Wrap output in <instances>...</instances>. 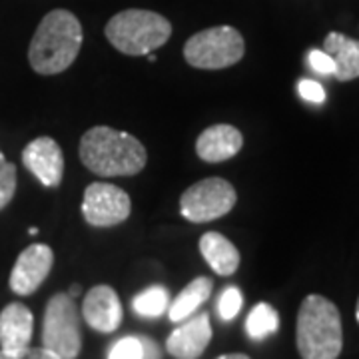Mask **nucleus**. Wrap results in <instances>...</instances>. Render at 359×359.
I'll use <instances>...</instances> for the list:
<instances>
[{
	"label": "nucleus",
	"mask_w": 359,
	"mask_h": 359,
	"mask_svg": "<svg viewBox=\"0 0 359 359\" xmlns=\"http://www.w3.org/2000/svg\"><path fill=\"white\" fill-rule=\"evenodd\" d=\"M78 152L84 168L102 178L136 176L148 162L146 148L136 136L108 126H94L84 132Z\"/></svg>",
	"instance_id": "nucleus-1"
},
{
	"label": "nucleus",
	"mask_w": 359,
	"mask_h": 359,
	"mask_svg": "<svg viewBox=\"0 0 359 359\" xmlns=\"http://www.w3.org/2000/svg\"><path fill=\"white\" fill-rule=\"evenodd\" d=\"M82 25L65 8L48 13L36 28L28 48V62L42 76H54L68 70L82 48Z\"/></svg>",
	"instance_id": "nucleus-2"
},
{
	"label": "nucleus",
	"mask_w": 359,
	"mask_h": 359,
	"mask_svg": "<svg viewBox=\"0 0 359 359\" xmlns=\"http://www.w3.org/2000/svg\"><path fill=\"white\" fill-rule=\"evenodd\" d=\"M295 344L302 359H337L344 349L339 309L332 299L309 294L297 311Z\"/></svg>",
	"instance_id": "nucleus-3"
},
{
	"label": "nucleus",
	"mask_w": 359,
	"mask_h": 359,
	"mask_svg": "<svg viewBox=\"0 0 359 359\" xmlns=\"http://www.w3.org/2000/svg\"><path fill=\"white\" fill-rule=\"evenodd\" d=\"M104 34L116 50L122 54L146 56L170 40L172 25L162 14L142 8H128L108 20Z\"/></svg>",
	"instance_id": "nucleus-4"
},
{
	"label": "nucleus",
	"mask_w": 359,
	"mask_h": 359,
	"mask_svg": "<svg viewBox=\"0 0 359 359\" xmlns=\"http://www.w3.org/2000/svg\"><path fill=\"white\" fill-rule=\"evenodd\" d=\"M245 42L233 26H212L188 39L184 46L186 62L200 70H222L244 58Z\"/></svg>",
	"instance_id": "nucleus-5"
},
{
	"label": "nucleus",
	"mask_w": 359,
	"mask_h": 359,
	"mask_svg": "<svg viewBox=\"0 0 359 359\" xmlns=\"http://www.w3.org/2000/svg\"><path fill=\"white\" fill-rule=\"evenodd\" d=\"M42 347L60 359L80 355V311L72 295L56 294L48 299L42 321Z\"/></svg>",
	"instance_id": "nucleus-6"
},
{
	"label": "nucleus",
	"mask_w": 359,
	"mask_h": 359,
	"mask_svg": "<svg viewBox=\"0 0 359 359\" xmlns=\"http://www.w3.org/2000/svg\"><path fill=\"white\" fill-rule=\"evenodd\" d=\"M238 194L228 180L205 178L192 184L180 198V214L188 222L205 224L230 214Z\"/></svg>",
	"instance_id": "nucleus-7"
},
{
	"label": "nucleus",
	"mask_w": 359,
	"mask_h": 359,
	"mask_svg": "<svg viewBox=\"0 0 359 359\" xmlns=\"http://www.w3.org/2000/svg\"><path fill=\"white\" fill-rule=\"evenodd\" d=\"M132 212V200L122 188L106 182H94L84 190L82 216L94 228H112L126 222Z\"/></svg>",
	"instance_id": "nucleus-8"
},
{
	"label": "nucleus",
	"mask_w": 359,
	"mask_h": 359,
	"mask_svg": "<svg viewBox=\"0 0 359 359\" xmlns=\"http://www.w3.org/2000/svg\"><path fill=\"white\" fill-rule=\"evenodd\" d=\"M54 264L52 248L46 244H32L16 257L11 271V290L16 295H30L39 290L50 273Z\"/></svg>",
	"instance_id": "nucleus-9"
},
{
	"label": "nucleus",
	"mask_w": 359,
	"mask_h": 359,
	"mask_svg": "<svg viewBox=\"0 0 359 359\" xmlns=\"http://www.w3.org/2000/svg\"><path fill=\"white\" fill-rule=\"evenodd\" d=\"M22 164L46 188L60 186L65 176V156L58 142L50 136H40L30 142L22 150Z\"/></svg>",
	"instance_id": "nucleus-10"
},
{
	"label": "nucleus",
	"mask_w": 359,
	"mask_h": 359,
	"mask_svg": "<svg viewBox=\"0 0 359 359\" xmlns=\"http://www.w3.org/2000/svg\"><path fill=\"white\" fill-rule=\"evenodd\" d=\"M82 316L94 332L112 334L122 323V304L110 285H94L84 295Z\"/></svg>",
	"instance_id": "nucleus-11"
},
{
	"label": "nucleus",
	"mask_w": 359,
	"mask_h": 359,
	"mask_svg": "<svg viewBox=\"0 0 359 359\" xmlns=\"http://www.w3.org/2000/svg\"><path fill=\"white\" fill-rule=\"evenodd\" d=\"M212 341V323L208 313H198L192 320L184 321L166 339V351L174 359L202 358L205 347Z\"/></svg>",
	"instance_id": "nucleus-12"
},
{
	"label": "nucleus",
	"mask_w": 359,
	"mask_h": 359,
	"mask_svg": "<svg viewBox=\"0 0 359 359\" xmlns=\"http://www.w3.org/2000/svg\"><path fill=\"white\" fill-rule=\"evenodd\" d=\"M34 316L20 302H13L0 311V351L20 353L30 347Z\"/></svg>",
	"instance_id": "nucleus-13"
},
{
	"label": "nucleus",
	"mask_w": 359,
	"mask_h": 359,
	"mask_svg": "<svg viewBox=\"0 0 359 359\" xmlns=\"http://www.w3.org/2000/svg\"><path fill=\"white\" fill-rule=\"evenodd\" d=\"M244 146L242 132L231 124H214L205 128L196 140V154L204 162L219 164L238 154Z\"/></svg>",
	"instance_id": "nucleus-14"
},
{
	"label": "nucleus",
	"mask_w": 359,
	"mask_h": 359,
	"mask_svg": "<svg viewBox=\"0 0 359 359\" xmlns=\"http://www.w3.org/2000/svg\"><path fill=\"white\" fill-rule=\"evenodd\" d=\"M323 52L332 56L335 65L334 76L339 82L359 78V40H353L341 32H330L323 40Z\"/></svg>",
	"instance_id": "nucleus-15"
},
{
	"label": "nucleus",
	"mask_w": 359,
	"mask_h": 359,
	"mask_svg": "<svg viewBox=\"0 0 359 359\" xmlns=\"http://www.w3.org/2000/svg\"><path fill=\"white\" fill-rule=\"evenodd\" d=\"M200 252L205 264L214 269L218 276H233L240 268V252L226 236L218 231H208L200 238Z\"/></svg>",
	"instance_id": "nucleus-16"
},
{
	"label": "nucleus",
	"mask_w": 359,
	"mask_h": 359,
	"mask_svg": "<svg viewBox=\"0 0 359 359\" xmlns=\"http://www.w3.org/2000/svg\"><path fill=\"white\" fill-rule=\"evenodd\" d=\"M212 290H214V283H212L210 278L200 276V278L192 280L176 295V299L168 306V318H170V321L180 323V321L188 320L194 311L212 295Z\"/></svg>",
	"instance_id": "nucleus-17"
},
{
	"label": "nucleus",
	"mask_w": 359,
	"mask_h": 359,
	"mask_svg": "<svg viewBox=\"0 0 359 359\" xmlns=\"http://www.w3.org/2000/svg\"><path fill=\"white\" fill-rule=\"evenodd\" d=\"M280 330V316L269 304L262 302L254 306L245 320V334L254 341H264Z\"/></svg>",
	"instance_id": "nucleus-18"
},
{
	"label": "nucleus",
	"mask_w": 359,
	"mask_h": 359,
	"mask_svg": "<svg viewBox=\"0 0 359 359\" xmlns=\"http://www.w3.org/2000/svg\"><path fill=\"white\" fill-rule=\"evenodd\" d=\"M170 306V292L164 285H152L132 299V309L140 318H160Z\"/></svg>",
	"instance_id": "nucleus-19"
},
{
	"label": "nucleus",
	"mask_w": 359,
	"mask_h": 359,
	"mask_svg": "<svg viewBox=\"0 0 359 359\" xmlns=\"http://www.w3.org/2000/svg\"><path fill=\"white\" fill-rule=\"evenodd\" d=\"M16 192V166L0 152V210L11 204Z\"/></svg>",
	"instance_id": "nucleus-20"
},
{
	"label": "nucleus",
	"mask_w": 359,
	"mask_h": 359,
	"mask_svg": "<svg viewBox=\"0 0 359 359\" xmlns=\"http://www.w3.org/2000/svg\"><path fill=\"white\" fill-rule=\"evenodd\" d=\"M242 304H244V295H242V292H240V287H236V285L226 287L218 299L219 318H222L224 321L233 320V318L240 313Z\"/></svg>",
	"instance_id": "nucleus-21"
},
{
	"label": "nucleus",
	"mask_w": 359,
	"mask_h": 359,
	"mask_svg": "<svg viewBox=\"0 0 359 359\" xmlns=\"http://www.w3.org/2000/svg\"><path fill=\"white\" fill-rule=\"evenodd\" d=\"M108 359H142V344L138 335H126L108 349Z\"/></svg>",
	"instance_id": "nucleus-22"
},
{
	"label": "nucleus",
	"mask_w": 359,
	"mask_h": 359,
	"mask_svg": "<svg viewBox=\"0 0 359 359\" xmlns=\"http://www.w3.org/2000/svg\"><path fill=\"white\" fill-rule=\"evenodd\" d=\"M308 65L311 66V70H313V72H318V74H321V76H334L335 65H334V60H332V56H330L327 52L318 50V48L309 50Z\"/></svg>",
	"instance_id": "nucleus-23"
},
{
	"label": "nucleus",
	"mask_w": 359,
	"mask_h": 359,
	"mask_svg": "<svg viewBox=\"0 0 359 359\" xmlns=\"http://www.w3.org/2000/svg\"><path fill=\"white\" fill-rule=\"evenodd\" d=\"M297 92H299V96L306 100V102L311 104H323L325 102V88L321 86L320 82H316V80H309V78H304V80H299L297 82Z\"/></svg>",
	"instance_id": "nucleus-24"
},
{
	"label": "nucleus",
	"mask_w": 359,
	"mask_h": 359,
	"mask_svg": "<svg viewBox=\"0 0 359 359\" xmlns=\"http://www.w3.org/2000/svg\"><path fill=\"white\" fill-rule=\"evenodd\" d=\"M0 359H60L54 355L52 351L44 349V347H26L20 353H4L0 351Z\"/></svg>",
	"instance_id": "nucleus-25"
},
{
	"label": "nucleus",
	"mask_w": 359,
	"mask_h": 359,
	"mask_svg": "<svg viewBox=\"0 0 359 359\" xmlns=\"http://www.w3.org/2000/svg\"><path fill=\"white\" fill-rule=\"evenodd\" d=\"M142 344V359H162V347L148 335H138Z\"/></svg>",
	"instance_id": "nucleus-26"
},
{
	"label": "nucleus",
	"mask_w": 359,
	"mask_h": 359,
	"mask_svg": "<svg viewBox=\"0 0 359 359\" xmlns=\"http://www.w3.org/2000/svg\"><path fill=\"white\" fill-rule=\"evenodd\" d=\"M216 359H252V358H248L245 353H226V355H219V358Z\"/></svg>",
	"instance_id": "nucleus-27"
},
{
	"label": "nucleus",
	"mask_w": 359,
	"mask_h": 359,
	"mask_svg": "<svg viewBox=\"0 0 359 359\" xmlns=\"http://www.w3.org/2000/svg\"><path fill=\"white\" fill-rule=\"evenodd\" d=\"M68 295H72V297H76V295H80V285H78V283H74V285L70 287V292H68Z\"/></svg>",
	"instance_id": "nucleus-28"
},
{
	"label": "nucleus",
	"mask_w": 359,
	"mask_h": 359,
	"mask_svg": "<svg viewBox=\"0 0 359 359\" xmlns=\"http://www.w3.org/2000/svg\"><path fill=\"white\" fill-rule=\"evenodd\" d=\"M28 233H30V236H36V233H39V228H30Z\"/></svg>",
	"instance_id": "nucleus-29"
},
{
	"label": "nucleus",
	"mask_w": 359,
	"mask_h": 359,
	"mask_svg": "<svg viewBox=\"0 0 359 359\" xmlns=\"http://www.w3.org/2000/svg\"><path fill=\"white\" fill-rule=\"evenodd\" d=\"M355 320H358L359 323V299H358V306H355Z\"/></svg>",
	"instance_id": "nucleus-30"
}]
</instances>
